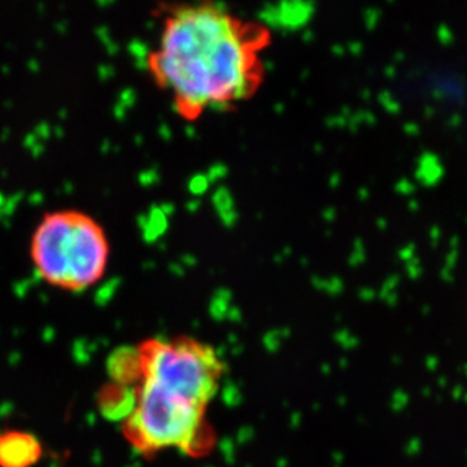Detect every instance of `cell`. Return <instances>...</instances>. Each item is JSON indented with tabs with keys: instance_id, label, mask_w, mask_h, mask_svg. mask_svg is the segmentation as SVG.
Here are the masks:
<instances>
[{
	"instance_id": "3",
	"label": "cell",
	"mask_w": 467,
	"mask_h": 467,
	"mask_svg": "<svg viewBox=\"0 0 467 467\" xmlns=\"http://www.w3.org/2000/svg\"><path fill=\"white\" fill-rule=\"evenodd\" d=\"M29 256L36 274L61 291L82 292L105 277L110 243L105 227L79 209L47 212L36 225Z\"/></svg>"
},
{
	"instance_id": "4",
	"label": "cell",
	"mask_w": 467,
	"mask_h": 467,
	"mask_svg": "<svg viewBox=\"0 0 467 467\" xmlns=\"http://www.w3.org/2000/svg\"><path fill=\"white\" fill-rule=\"evenodd\" d=\"M43 457V445L34 434L20 430L0 432V467H34Z\"/></svg>"
},
{
	"instance_id": "1",
	"label": "cell",
	"mask_w": 467,
	"mask_h": 467,
	"mask_svg": "<svg viewBox=\"0 0 467 467\" xmlns=\"http://www.w3.org/2000/svg\"><path fill=\"white\" fill-rule=\"evenodd\" d=\"M252 29L213 5L168 9L147 70L188 119L248 98L256 85Z\"/></svg>"
},
{
	"instance_id": "2",
	"label": "cell",
	"mask_w": 467,
	"mask_h": 467,
	"mask_svg": "<svg viewBox=\"0 0 467 467\" xmlns=\"http://www.w3.org/2000/svg\"><path fill=\"white\" fill-rule=\"evenodd\" d=\"M110 383L99 404L103 415L119 419L121 434L138 454L151 459L177 451L203 459L215 448L208 406L171 379L138 362L130 345L115 349L106 362Z\"/></svg>"
}]
</instances>
